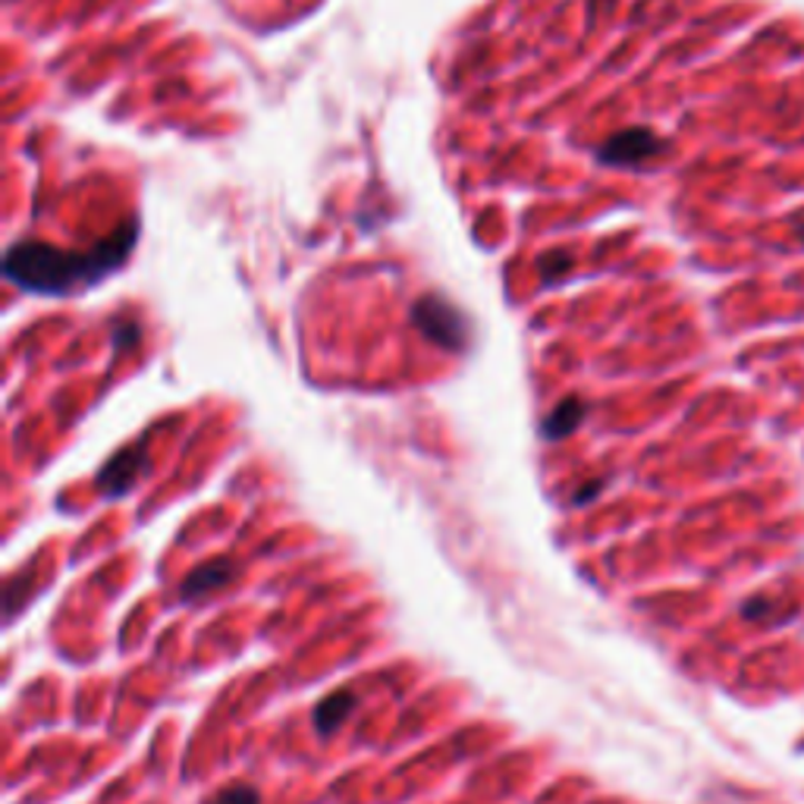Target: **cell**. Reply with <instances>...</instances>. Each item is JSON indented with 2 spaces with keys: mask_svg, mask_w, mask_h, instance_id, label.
Segmentation results:
<instances>
[{
  "mask_svg": "<svg viewBox=\"0 0 804 804\" xmlns=\"http://www.w3.org/2000/svg\"><path fill=\"white\" fill-rule=\"evenodd\" d=\"M139 239V224H122L105 243L91 245L88 252H63L57 245L22 239L3 255V277L36 296H70L82 293L95 283L107 281L120 271Z\"/></svg>",
  "mask_w": 804,
  "mask_h": 804,
  "instance_id": "obj_1",
  "label": "cell"
},
{
  "mask_svg": "<svg viewBox=\"0 0 804 804\" xmlns=\"http://www.w3.org/2000/svg\"><path fill=\"white\" fill-rule=\"evenodd\" d=\"M412 321L419 324V331L424 333L431 343H438L443 350L459 352L465 350V343H469V324H465V317L459 315L447 298H419L415 308H412Z\"/></svg>",
  "mask_w": 804,
  "mask_h": 804,
  "instance_id": "obj_2",
  "label": "cell"
},
{
  "mask_svg": "<svg viewBox=\"0 0 804 804\" xmlns=\"http://www.w3.org/2000/svg\"><path fill=\"white\" fill-rule=\"evenodd\" d=\"M660 148H664V141L657 139L650 129H629V133L612 136L597 151V158H600V164H610V167H635L641 160L660 155Z\"/></svg>",
  "mask_w": 804,
  "mask_h": 804,
  "instance_id": "obj_3",
  "label": "cell"
},
{
  "mask_svg": "<svg viewBox=\"0 0 804 804\" xmlns=\"http://www.w3.org/2000/svg\"><path fill=\"white\" fill-rule=\"evenodd\" d=\"M145 469H148V440H139L136 447L120 450L107 462L105 472L98 474V488L105 490L107 497H120L139 481Z\"/></svg>",
  "mask_w": 804,
  "mask_h": 804,
  "instance_id": "obj_4",
  "label": "cell"
},
{
  "mask_svg": "<svg viewBox=\"0 0 804 804\" xmlns=\"http://www.w3.org/2000/svg\"><path fill=\"white\" fill-rule=\"evenodd\" d=\"M233 578H236V569L224 560L198 566L195 572H189V576L183 578V585H179V600H183V604H193L198 597H208L214 595V591H220V588H224L227 581H233Z\"/></svg>",
  "mask_w": 804,
  "mask_h": 804,
  "instance_id": "obj_5",
  "label": "cell"
},
{
  "mask_svg": "<svg viewBox=\"0 0 804 804\" xmlns=\"http://www.w3.org/2000/svg\"><path fill=\"white\" fill-rule=\"evenodd\" d=\"M355 695H350V692H333V695H327V698L321 700L315 707V729L321 735H333L343 723H346V717L352 714V707H355Z\"/></svg>",
  "mask_w": 804,
  "mask_h": 804,
  "instance_id": "obj_6",
  "label": "cell"
},
{
  "mask_svg": "<svg viewBox=\"0 0 804 804\" xmlns=\"http://www.w3.org/2000/svg\"><path fill=\"white\" fill-rule=\"evenodd\" d=\"M585 402L581 400H562L541 424V434L543 440H562L569 438L572 431H576L581 419H585Z\"/></svg>",
  "mask_w": 804,
  "mask_h": 804,
  "instance_id": "obj_7",
  "label": "cell"
},
{
  "mask_svg": "<svg viewBox=\"0 0 804 804\" xmlns=\"http://www.w3.org/2000/svg\"><path fill=\"white\" fill-rule=\"evenodd\" d=\"M205 804H262V795H258V788L252 786H229Z\"/></svg>",
  "mask_w": 804,
  "mask_h": 804,
  "instance_id": "obj_8",
  "label": "cell"
},
{
  "mask_svg": "<svg viewBox=\"0 0 804 804\" xmlns=\"http://www.w3.org/2000/svg\"><path fill=\"white\" fill-rule=\"evenodd\" d=\"M569 267H572V258H569L566 252H557L553 258H543V262H541L543 281H550V274L557 277V274H562V271H569Z\"/></svg>",
  "mask_w": 804,
  "mask_h": 804,
  "instance_id": "obj_9",
  "label": "cell"
},
{
  "mask_svg": "<svg viewBox=\"0 0 804 804\" xmlns=\"http://www.w3.org/2000/svg\"><path fill=\"white\" fill-rule=\"evenodd\" d=\"M802 239H804V227H802Z\"/></svg>",
  "mask_w": 804,
  "mask_h": 804,
  "instance_id": "obj_10",
  "label": "cell"
}]
</instances>
